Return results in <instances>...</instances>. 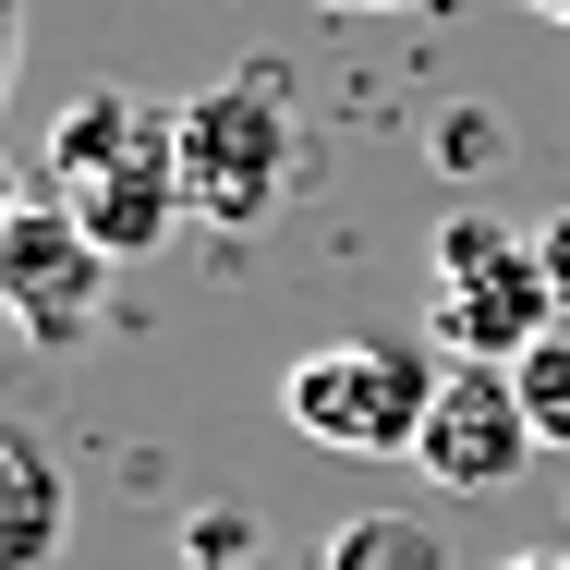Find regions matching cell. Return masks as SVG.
Masks as SVG:
<instances>
[{
  "instance_id": "1",
  "label": "cell",
  "mask_w": 570,
  "mask_h": 570,
  "mask_svg": "<svg viewBox=\"0 0 570 570\" xmlns=\"http://www.w3.org/2000/svg\"><path fill=\"white\" fill-rule=\"evenodd\" d=\"M49 195L86 219V243L110 267L158 255L170 230L195 219L183 207V110L170 98H134V86H86L73 110L49 121Z\"/></svg>"
},
{
  "instance_id": "2",
  "label": "cell",
  "mask_w": 570,
  "mask_h": 570,
  "mask_svg": "<svg viewBox=\"0 0 570 570\" xmlns=\"http://www.w3.org/2000/svg\"><path fill=\"white\" fill-rule=\"evenodd\" d=\"M438 341H401V328H352V341H316L292 376H279V413L341 461H413L425 413H438Z\"/></svg>"
},
{
  "instance_id": "3",
  "label": "cell",
  "mask_w": 570,
  "mask_h": 570,
  "mask_svg": "<svg viewBox=\"0 0 570 570\" xmlns=\"http://www.w3.org/2000/svg\"><path fill=\"white\" fill-rule=\"evenodd\" d=\"M304 170V121L279 73H219L183 98V207L207 230H267Z\"/></svg>"
},
{
  "instance_id": "4",
  "label": "cell",
  "mask_w": 570,
  "mask_h": 570,
  "mask_svg": "<svg viewBox=\"0 0 570 570\" xmlns=\"http://www.w3.org/2000/svg\"><path fill=\"white\" fill-rule=\"evenodd\" d=\"M559 328V292H547V255L534 230L461 207L438 219V304H425V341L450 364H522V352Z\"/></svg>"
},
{
  "instance_id": "5",
  "label": "cell",
  "mask_w": 570,
  "mask_h": 570,
  "mask_svg": "<svg viewBox=\"0 0 570 570\" xmlns=\"http://www.w3.org/2000/svg\"><path fill=\"white\" fill-rule=\"evenodd\" d=\"M0 316H12V341L37 352H73L98 341V316H110V255L86 243V219L61 207V195H37L12 243H0Z\"/></svg>"
},
{
  "instance_id": "6",
  "label": "cell",
  "mask_w": 570,
  "mask_h": 570,
  "mask_svg": "<svg viewBox=\"0 0 570 570\" xmlns=\"http://www.w3.org/2000/svg\"><path fill=\"white\" fill-rule=\"evenodd\" d=\"M534 450H547V438H534V413H522V376H510V364H450V376H438V413H425V438H413V473L450 485V498H498Z\"/></svg>"
},
{
  "instance_id": "7",
  "label": "cell",
  "mask_w": 570,
  "mask_h": 570,
  "mask_svg": "<svg viewBox=\"0 0 570 570\" xmlns=\"http://www.w3.org/2000/svg\"><path fill=\"white\" fill-rule=\"evenodd\" d=\"M73 547V473L49 438L0 425V570H61Z\"/></svg>"
},
{
  "instance_id": "8",
  "label": "cell",
  "mask_w": 570,
  "mask_h": 570,
  "mask_svg": "<svg viewBox=\"0 0 570 570\" xmlns=\"http://www.w3.org/2000/svg\"><path fill=\"white\" fill-rule=\"evenodd\" d=\"M316 570H461V547L425 510H352L341 534L316 547Z\"/></svg>"
},
{
  "instance_id": "9",
  "label": "cell",
  "mask_w": 570,
  "mask_h": 570,
  "mask_svg": "<svg viewBox=\"0 0 570 570\" xmlns=\"http://www.w3.org/2000/svg\"><path fill=\"white\" fill-rule=\"evenodd\" d=\"M183 570H292V559L255 534V510H195L183 522Z\"/></svg>"
},
{
  "instance_id": "10",
  "label": "cell",
  "mask_w": 570,
  "mask_h": 570,
  "mask_svg": "<svg viewBox=\"0 0 570 570\" xmlns=\"http://www.w3.org/2000/svg\"><path fill=\"white\" fill-rule=\"evenodd\" d=\"M510 376H522V413H534V438H547V450H570V316H559L534 352H522Z\"/></svg>"
},
{
  "instance_id": "11",
  "label": "cell",
  "mask_w": 570,
  "mask_h": 570,
  "mask_svg": "<svg viewBox=\"0 0 570 570\" xmlns=\"http://www.w3.org/2000/svg\"><path fill=\"white\" fill-rule=\"evenodd\" d=\"M438 146H450V170H485V158H498V121H485V110H450Z\"/></svg>"
},
{
  "instance_id": "12",
  "label": "cell",
  "mask_w": 570,
  "mask_h": 570,
  "mask_svg": "<svg viewBox=\"0 0 570 570\" xmlns=\"http://www.w3.org/2000/svg\"><path fill=\"white\" fill-rule=\"evenodd\" d=\"M534 255H547V292H559V316H570V207L534 230Z\"/></svg>"
},
{
  "instance_id": "13",
  "label": "cell",
  "mask_w": 570,
  "mask_h": 570,
  "mask_svg": "<svg viewBox=\"0 0 570 570\" xmlns=\"http://www.w3.org/2000/svg\"><path fill=\"white\" fill-rule=\"evenodd\" d=\"M12 61H24V0H0V98H12Z\"/></svg>"
},
{
  "instance_id": "14",
  "label": "cell",
  "mask_w": 570,
  "mask_h": 570,
  "mask_svg": "<svg viewBox=\"0 0 570 570\" xmlns=\"http://www.w3.org/2000/svg\"><path fill=\"white\" fill-rule=\"evenodd\" d=\"M24 207H37V195H24V183H12V158H0V243H12V219H24Z\"/></svg>"
},
{
  "instance_id": "15",
  "label": "cell",
  "mask_w": 570,
  "mask_h": 570,
  "mask_svg": "<svg viewBox=\"0 0 570 570\" xmlns=\"http://www.w3.org/2000/svg\"><path fill=\"white\" fill-rule=\"evenodd\" d=\"M498 570H570V547H522V559H498Z\"/></svg>"
},
{
  "instance_id": "16",
  "label": "cell",
  "mask_w": 570,
  "mask_h": 570,
  "mask_svg": "<svg viewBox=\"0 0 570 570\" xmlns=\"http://www.w3.org/2000/svg\"><path fill=\"white\" fill-rule=\"evenodd\" d=\"M316 12H413V0H316Z\"/></svg>"
},
{
  "instance_id": "17",
  "label": "cell",
  "mask_w": 570,
  "mask_h": 570,
  "mask_svg": "<svg viewBox=\"0 0 570 570\" xmlns=\"http://www.w3.org/2000/svg\"><path fill=\"white\" fill-rule=\"evenodd\" d=\"M534 12H547V24H570V0H534Z\"/></svg>"
},
{
  "instance_id": "18",
  "label": "cell",
  "mask_w": 570,
  "mask_h": 570,
  "mask_svg": "<svg viewBox=\"0 0 570 570\" xmlns=\"http://www.w3.org/2000/svg\"><path fill=\"white\" fill-rule=\"evenodd\" d=\"M0 341H12V316H0Z\"/></svg>"
}]
</instances>
